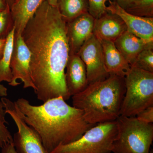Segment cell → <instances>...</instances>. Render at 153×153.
Returning <instances> with one entry per match:
<instances>
[{
	"label": "cell",
	"mask_w": 153,
	"mask_h": 153,
	"mask_svg": "<svg viewBox=\"0 0 153 153\" xmlns=\"http://www.w3.org/2000/svg\"><path fill=\"white\" fill-rule=\"evenodd\" d=\"M6 42V38H0V59L2 57Z\"/></svg>",
	"instance_id": "cell-27"
},
{
	"label": "cell",
	"mask_w": 153,
	"mask_h": 153,
	"mask_svg": "<svg viewBox=\"0 0 153 153\" xmlns=\"http://www.w3.org/2000/svg\"><path fill=\"white\" fill-rule=\"evenodd\" d=\"M18 1V0H16V2L17 1ZM16 2H15V3H16Z\"/></svg>",
	"instance_id": "cell-32"
},
{
	"label": "cell",
	"mask_w": 153,
	"mask_h": 153,
	"mask_svg": "<svg viewBox=\"0 0 153 153\" xmlns=\"http://www.w3.org/2000/svg\"><path fill=\"white\" fill-rule=\"evenodd\" d=\"M15 27L6 38V42L2 57L0 59V82L6 81L10 83L13 79L10 63L13 48Z\"/></svg>",
	"instance_id": "cell-18"
},
{
	"label": "cell",
	"mask_w": 153,
	"mask_h": 153,
	"mask_svg": "<svg viewBox=\"0 0 153 153\" xmlns=\"http://www.w3.org/2000/svg\"><path fill=\"white\" fill-rule=\"evenodd\" d=\"M138 120L147 123H153V105L147 108L136 116Z\"/></svg>",
	"instance_id": "cell-24"
},
{
	"label": "cell",
	"mask_w": 153,
	"mask_h": 153,
	"mask_svg": "<svg viewBox=\"0 0 153 153\" xmlns=\"http://www.w3.org/2000/svg\"><path fill=\"white\" fill-rule=\"evenodd\" d=\"M8 95L7 88L0 82V97H6Z\"/></svg>",
	"instance_id": "cell-28"
},
{
	"label": "cell",
	"mask_w": 153,
	"mask_h": 153,
	"mask_svg": "<svg viewBox=\"0 0 153 153\" xmlns=\"http://www.w3.org/2000/svg\"><path fill=\"white\" fill-rule=\"evenodd\" d=\"M22 37L30 53V71L39 100L71 97L65 79L69 56L66 22L47 1L29 20Z\"/></svg>",
	"instance_id": "cell-1"
},
{
	"label": "cell",
	"mask_w": 153,
	"mask_h": 153,
	"mask_svg": "<svg viewBox=\"0 0 153 153\" xmlns=\"http://www.w3.org/2000/svg\"><path fill=\"white\" fill-rule=\"evenodd\" d=\"M124 9H125L130 4L136 0H113Z\"/></svg>",
	"instance_id": "cell-26"
},
{
	"label": "cell",
	"mask_w": 153,
	"mask_h": 153,
	"mask_svg": "<svg viewBox=\"0 0 153 153\" xmlns=\"http://www.w3.org/2000/svg\"><path fill=\"white\" fill-rule=\"evenodd\" d=\"M153 49H146L142 51L131 66L153 73Z\"/></svg>",
	"instance_id": "cell-20"
},
{
	"label": "cell",
	"mask_w": 153,
	"mask_h": 153,
	"mask_svg": "<svg viewBox=\"0 0 153 153\" xmlns=\"http://www.w3.org/2000/svg\"><path fill=\"white\" fill-rule=\"evenodd\" d=\"M114 44L131 66L142 51L146 49H153V43L146 42L128 31L117 38Z\"/></svg>",
	"instance_id": "cell-15"
},
{
	"label": "cell",
	"mask_w": 153,
	"mask_h": 153,
	"mask_svg": "<svg viewBox=\"0 0 153 153\" xmlns=\"http://www.w3.org/2000/svg\"><path fill=\"white\" fill-rule=\"evenodd\" d=\"M3 1L7 4V5L11 10V8L16 2V0H3Z\"/></svg>",
	"instance_id": "cell-29"
},
{
	"label": "cell",
	"mask_w": 153,
	"mask_h": 153,
	"mask_svg": "<svg viewBox=\"0 0 153 153\" xmlns=\"http://www.w3.org/2000/svg\"><path fill=\"white\" fill-rule=\"evenodd\" d=\"M8 7L7 5V4L3 0H0V11L4 10Z\"/></svg>",
	"instance_id": "cell-30"
},
{
	"label": "cell",
	"mask_w": 153,
	"mask_h": 153,
	"mask_svg": "<svg viewBox=\"0 0 153 153\" xmlns=\"http://www.w3.org/2000/svg\"><path fill=\"white\" fill-rule=\"evenodd\" d=\"M14 27L10 9L8 7L0 11V38H6Z\"/></svg>",
	"instance_id": "cell-22"
},
{
	"label": "cell",
	"mask_w": 153,
	"mask_h": 153,
	"mask_svg": "<svg viewBox=\"0 0 153 153\" xmlns=\"http://www.w3.org/2000/svg\"><path fill=\"white\" fill-rule=\"evenodd\" d=\"M116 120L97 124L79 139L59 146L51 153H110L117 133Z\"/></svg>",
	"instance_id": "cell-6"
},
{
	"label": "cell",
	"mask_w": 153,
	"mask_h": 153,
	"mask_svg": "<svg viewBox=\"0 0 153 153\" xmlns=\"http://www.w3.org/2000/svg\"><path fill=\"white\" fill-rule=\"evenodd\" d=\"M49 4L54 7H57V0H47Z\"/></svg>",
	"instance_id": "cell-31"
},
{
	"label": "cell",
	"mask_w": 153,
	"mask_h": 153,
	"mask_svg": "<svg viewBox=\"0 0 153 153\" xmlns=\"http://www.w3.org/2000/svg\"><path fill=\"white\" fill-rule=\"evenodd\" d=\"M124 10L138 16L153 18V0H136Z\"/></svg>",
	"instance_id": "cell-19"
},
{
	"label": "cell",
	"mask_w": 153,
	"mask_h": 153,
	"mask_svg": "<svg viewBox=\"0 0 153 153\" xmlns=\"http://www.w3.org/2000/svg\"><path fill=\"white\" fill-rule=\"evenodd\" d=\"M1 153H18L14 147L13 144L9 143L1 148Z\"/></svg>",
	"instance_id": "cell-25"
},
{
	"label": "cell",
	"mask_w": 153,
	"mask_h": 153,
	"mask_svg": "<svg viewBox=\"0 0 153 153\" xmlns=\"http://www.w3.org/2000/svg\"><path fill=\"white\" fill-rule=\"evenodd\" d=\"M14 102L20 116L37 133L49 153L77 140L97 125L88 123L82 110L69 105L61 97L39 105H33L24 98Z\"/></svg>",
	"instance_id": "cell-2"
},
{
	"label": "cell",
	"mask_w": 153,
	"mask_h": 153,
	"mask_svg": "<svg viewBox=\"0 0 153 153\" xmlns=\"http://www.w3.org/2000/svg\"><path fill=\"white\" fill-rule=\"evenodd\" d=\"M127 31L124 22L116 14L107 12L95 19L93 34L99 40L114 42Z\"/></svg>",
	"instance_id": "cell-13"
},
{
	"label": "cell",
	"mask_w": 153,
	"mask_h": 153,
	"mask_svg": "<svg viewBox=\"0 0 153 153\" xmlns=\"http://www.w3.org/2000/svg\"><path fill=\"white\" fill-rule=\"evenodd\" d=\"M30 53L22 35L15 34L13 48L11 57L10 68L13 79L9 85L16 86L21 84L18 79L24 83V88L36 89L31 78L30 71Z\"/></svg>",
	"instance_id": "cell-9"
},
{
	"label": "cell",
	"mask_w": 153,
	"mask_h": 153,
	"mask_svg": "<svg viewBox=\"0 0 153 153\" xmlns=\"http://www.w3.org/2000/svg\"><path fill=\"white\" fill-rule=\"evenodd\" d=\"M126 92L120 116L134 117L153 105V73L131 66L125 76Z\"/></svg>",
	"instance_id": "cell-4"
},
{
	"label": "cell",
	"mask_w": 153,
	"mask_h": 153,
	"mask_svg": "<svg viewBox=\"0 0 153 153\" xmlns=\"http://www.w3.org/2000/svg\"><path fill=\"white\" fill-rule=\"evenodd\" d=\"M100 41L102 48L105 66L110 76L125 77L130 69L131 65L117 49L114 42L106 40Z\"/></svg>",
	"instance_id": "cell-14"
},
{
	"label": "cell",
	"mask_w": 153,
	"mask_h": 153,
	"mask_svg": "<svg viewBox=\"0 0 153 153\" xmlns=\"http://www.w3.org/2000/svg\"><path fill=\"white\" fill-rule=\"evenodd\" d=\"M95 19L89 13L66 22L69 55L77 54L84 43L93 35Z\"/></svg>",
	"instance_id": "cell-11"
},
{
	"label": "cell",
	"mask_w": 153,
	"mask_h": 153,
	"mask_svg": "<svg viewBox=\"0 0 153 153\" xmlns=\"http://www.w3.org/2000/svg\"><path fill=\"white\" fill-rule=\"evenodd\" d=\"M108 0H88V13L95 19L100 18L107 12L106 2Z\"/></svg>",
	"instance_id": "cell-23"
},
{
	"label": "cell",
	"mask_w": 153,
	"mask_h": 153,
	"mask_svg": "<svg viewBox=\"0 0 153 153\" xmlns=\"http://www.w3.org/2000/svg\"><path fill=\"white\" fill-rule=\"evenodd\" d=\"M65 82L70 96L83 91L87 87L86 67L77 54L69 55L66 66Z\"/></svg>",
	"instance_id": "cell-12"
},
{
	"label": "cell",
	"mask_w": 153,
	"mask_h": 153,
	"mask_svg": "<svg viewBox=\"0 0 153 153\" xmlns=\"http://www.w3.org/2000/svg\"><path fill=\"white\" fill-rule=\"evenodd\" d=\"M77 55L86 67L88 85L109 77L104 65L101 43L94 34L82 45Z\"/></svg>",
	"instance_id": "cell-8"
},
{
	"label": "cell",
	"mask_w": 153,
	"mask_h": 153,
	"mask_svg": "<svg viewBox=\"0 0 153 153\" xmlns=\"http://www.w3.org/2000/svg\"><path fill=\"white\" fill-rule=\"evenodd\" d=\"M57 7L66 22L88 13V0H57Z\"/></svg>",
	"instance_id": "cell-17"
},
{
	"label": "cell",
	"mask_w": 153,
	"mask_h": 153,
	"mask_svg": "<svg viewBox=\"0 0 153 153\" xmlns=\"http://www.w3.org/2000/svg\"><path fill=\"white\" fill-rule=\"evenodd\" d=\"M5 112L4 104L0 100V147L5 145L13 143V137L6 125L8 124L5 118Z\"/></svg>",
	"instance_id": "cell-21"
},
{
	"label": "cell",
	"mask_w": 153,
	"mask_h": 153,
	"mask_svg": "<svg viewBox=\"0 0 153 153\" xmlns=\"http://www.w3.org/2000/svg\"><path fill=\"white\" fill-rule=\"evenodd\" d=\"M106 11L123 20L127 31L149 43H153V18L135 16L128 13L114 1L108 0Z\"/></svg>",
	"instance_id": "cell-10"
},
{
	"label": "cell",
	"mask_w": 153,
	"mask_h": 153,
	"mask_svg": "<svg viewBox=\"0 0 153 153\" xmlns=\"http://www.w3.org/2000/svg\"><path fill=\"white\" fill-rule=\"evenodd\" d=\"M126 90L125 77L110 75L73 96V106L83 111L84 118L89 123L116 120L120 116Z\"/></svg>",
	"instance_id": "cell-3"
},
{
	"label": "cell",
	"mask_w": 153,
	"mask_h": 153,
	"mask_svg": "<svg viewBox=\"0 0 153 153\" xmlns=\"http://www.w3.org/2000/svg\"><path fill=\"white\" fill-rule=\"evenodd\" d=\"M5 112L13 119L18 128L14 134L13 144L18 153H49L45 149L41 138L28 125L18 112L15 102L6 97H2Z\"/></svg>",
	"instance_id": "cell-7"
},
{
	"label": "cell",
	"mask_w": 153,
	"mask_h": 153,
	"mask_svg": "<svg viewBox=\"0 0 153 153\" xmlns=\"http://www.w3.org/2000/svg\"><path fill=\"white\" fill-rule=\"evenodd\" d=\"M117 133L112 144L114 153H150L153 140V124L134 117L120 116Z\"/></svg>",
	"instance_id": "cell-5"
},
{
	"label": "cell",
	"mask_w": 153,
	"mask_h": 153,
	"mask_svg": "<svg viewBox=\"0 0 153 153\" xmlns=\"http://www.w3.org/2000/svg\"><path fill=\"white\" fill-rule=\"evenodd\" d=\"M47 0H18L11 8L15 34L22 35L29 20L41 4Z\"/></svg>",
	"instance_id": "cell-16"
}]
</instances>
